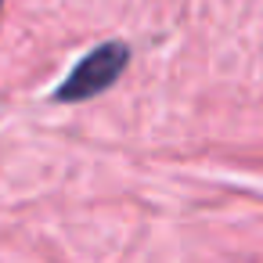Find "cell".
Masks as SVG:
<instances>
[{"label": "cell", "instance_id": "7a4b0ae2", "mask_svg": "<svg viewBox=\"0 0 263 263\" xmlns=\"http://www.w3.org/2000/svg\"><path fill=\"white\" fill-rule=\"evenodd\" d=\"M0 4H4V0H0Z\"/></svg>", "mask_w": 263, "mask_h": 263}, {"label": "cell", "instance_id": "6da1fadb", "mask_svg": "<svg viewBox=\"0 0 263 263\" xmlns=\"http://www.w3.org/2000/svg\"><path fill=\"white\" fill-rule=\"evenodd\" d=\"M126 62H130V51H126L123 44H101V47H94V51L65 76L58 98H62V101H87V98L108 90V87L123 76Z\"/></svg>", "mask_w": 263, "mask_h": 263}]
</instances>
